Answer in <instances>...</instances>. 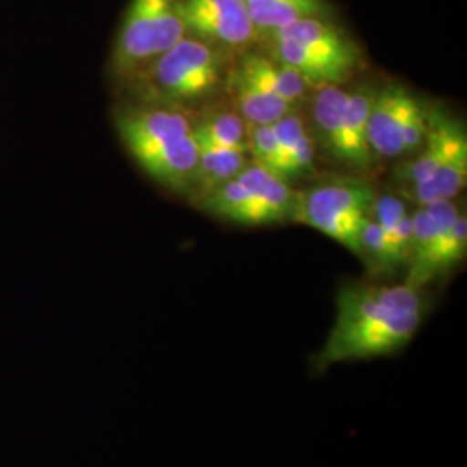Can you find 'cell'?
<instances>
[{"instance_id": "6da1fadb", "label": "cell", "mask_w": 467, "mask_h": 467, "mask_svg": "<svg viewBox=\"0 0 467 467\" xmlns=\"http://www.w3.org/2000/svg\"><path fill=\"white\" fill-rule=\"evenodd\" d=\"M426 314L422 289L410 284H341L334 326L314 357V368L324 372L336 364L395 355L414 339Z\"/></svg>"}, {"instance_id": "7a4b0ae2", "label": "cell", "mask_w": 467, "mask_h": 467, "mask_svg": "<svg viewBox=\"0 0 467 467\" xmlns=\"http://www.w3.org/2000/svg\"><path fill=\"white\" fill-rule=\"evenodd\" d=\"M117 129L130 156L154 182L191 198L200 146L187 111L146 102L119 111Z\"/></svg>"}, {"instance_id": "3957f363", "label": "cell", "mask_w": 467, "mask_h": 467, "mask_svg": "<svg viewBox=\"0 0 467 467\" xmlns=\"http://www.w3.org/2000/svg\"><path fill=\"white\" fill-rule=\"evenodd\" d=\"M235 57L227 50L185 35L132 80L146 102L185 111L206 106L225 90Z\"/></svg>"}, {"instance_id": "277c9868", "label": "cell", "mask_w": 467, "mask_h": 467, "mask_svg": "<svg viewBox=\"0 0 467 467\" xmlns=\"http://www.w3.org/2000/svg\"><path fill=\"white\" fill-rule=\"evenodd\" d=\"M376 198V189L364 179H333L295 192L289 222L326 234L360 258V237Z\"/></svg>"}, {"instance_id": "5b68a950", "label": "cell", "mask_w": 467, "mask_h": 467, "mask_svg": "<svg viewBox=\"0 0 467 467\" xmlns=\"http://www.w3.org/2000/svg\"><path fill=\"white\" fill-rule=\"evenodd\" d=\"M185 35L179 0H130L113 50L118 77L134 78Z\"/></svg>"}, {"instance_id": "8992f818", "label": "cell", "mask_w": 467, "mask_h": 467, "mask_svg": "<svg viewBox=\"0 0 467 467\" xmlns=\"http://www.w3.org/2000/svg\"><path fill=\"white\" fill-rule=\"evenodd\" d=\"M187 35L239 56L258 40L244 0H179Z\"/></svg>"}, {"instance_id": "52a82bcc", "label": "cell", "mask_w": 467, "mask_h": 467, "mask_svg": "<svg viewBox=\"0 0 467 467\" xmlns=\"http://www.w3.org/2000/svg\"><path fill=\"white\" fill-rule=\"evenodd\" d=\"M418 100L405 85L388 84L374 90L368 121V148L374 161L405 154V123Z\"/></svg>"}, {"instance_id": "ba28073f", "label": "cell", "mask_w": 467, "mask_h": 467, "mask_svg": "<svg viewBox=\"0 0 467 467\" xmlns=\"http://www.w3.org/2000/svg\"><path fill=\"white\" fill-rule=\"evenodd\" d=\"M466 142V125L459 118L451 117L441 108L428 106V130L424 142L414 152L412 160L395 170L397 182L405 187L428 179L453 150Z\"/></svg>"}, {"instance_id": "9c48e42d", "label": "cell", "mask_w": 467, "mask_h": 467, "mask_svg": "<svg viewBox=\"0 0 467 467\" xmlns=\"http://www.w3.org/2000/svg\"><path fill=\"white\" fill-rule=\"evenodd\" d=\"M268 40H291L316 54L348 67H362L364 56L358 44L327 16L301 17L268 35Z\"/></svg>"}, {"instance_id": "30bf717a", "label": "cell", "mask_w": 467, "mask_h": 467, "mask_svg": "<svg viewBox=\"0 0 467 467\" xmlns=\"http://www.w3.org/2000/svg\"><path fill=\"white\" fill-rule=\"evenodd\" d=\"M234 67L250 78L251 82L264 87L268 92L275 94L298 109L306 100V92L310 87L293 67L277 61L270 54L267 56L246 50L235 57Z\"/></svg>"}, {"instance_id": "8fae6325", "label": "cell", "mask_w": 467, "mask_h": 467, "mask_svg": "<svg viewBox=\"0 0 467 467\" xmlns=\"http://www.w3.org/2000/svg\"><path fill=\"white\" fill-rule=\"evenodd\" d=\"M376 87L362 85L350 92L336 163L353 170H368L374 156L368 148V121Z\"/></svg>"}, {"instance_id": "7c38bea8", "label": "cell", "mask_w": 467, "mask_h": 467, "mask_svg": "<svg viewBox=\"0 0 467 467\" xmlns=\"http://www.w3.org/2000/svg\"><path fill=\"white\" fill-rule=\"evenodd\" d=\"M235 179L250 192L260 227L289 220L295 198V191H291L289 182L254 161L243 168Z\"/></svg>"}, {"instance_id": "4fadbf2b", "label": "cell", "mask_w": 467, "mask_h": 467, "mask_svg": "<svg viewBox=\"0 0 467 467\" xmlns=\"http://www.w3.org/2000/svg\"><path fill=\"white\" fill-rule=\"evenodd\" d=\"M223 94H227L234 111L248 125H274L285 115L298 111V108H295L293 104L251 82L234 65Z\"/></svg>"}, {"instance_id": "5bb4252c", "label": "cell", "mask_w": 467, "mask_h": 467, "mask_svg": "<svg viewBox=\"0 0 467 467\" xmlns=\"http://www.w3.org/2000/svg\"><path fill=\"white\" fill-rule=\"evenodd\" d=\"M350 99V92L341 85H326L316 88V94L310 100L312 104V139L316 148L326 152L333 161L337 158L339 139L347 104Z\"/></svg>"}, {"instance_id": "9a60e30c", "label": "cell", "mask_w": 467, "mask_h": 467, "mask_svg": "<svg viewBox=\"0 0 467 467\" xmlns=\"http://www.w3.org/2000/svg\"><path fill=\"white\" fill-rule=\"evenodd\" d=\"M467 184V142L459 146L451 156L418 184L400 187L401 200L412 201L419 206L434 201L453 200Z\"/></svg>"}, {"instance_id": "2e32d148", "label": "cell", "mask_w": 467, "mask_h": 467, "mask_svg": "<svg viewBox=\"0 0 467 467\" xmlns=\"http://www.w3.org/2000/svg\"><path fill=\"white\" fill-rule=\"evenodd\" d=\"M192 135L200 148L250 152L248 123L233 108H204L200 117L192 119Z\"/></svg>"}, {"instance_id": "e0dca14e", "label": "cell", "mask_w": 467, "mask_h": 467, "mask_svg": "<svg viewBox=\"0 0 467 467\" xmlns=\"http://www.w3.org/2000/svg\"><path fill=\"white\" fill-rule=\"evenodd\" d=\"M248 15L260 36H268L301 17L327 16V0H244Z\"/></svg>"}, {"instance_id": "ac0fdd59", "label": "cell", "mask_w": 467, "mask_h": 467, "mask_svg": "<svg viewBox=\"0 0 467 467\" xmlns=\"http://www.w3.org/2000/svg\"><path fill=\"white\" fill-rule=\"evenodd\" d=\"M250 161V152L244 150L200 148L192 194L189 200L200 201L218 185L233 181Z\"/></svg>"}, {"instance_id": "d6986e66", "label": "cell", "mask_w": 467, "mask_h": 467, "mask_svg": "<svg viewBox=\"0 0 467 467\" xmlns=\"http://www.w3.org/2000/svg\"><path fill=\"white\" fill-rule=\"evenodd\" d=\"M283 144L284 152L293 170V177L300 179L316 171V144L301 117L300 109L281 118L272 125Z\"/></svg>"}, {"instance_id": "ffe728a7", "label": "cell", "mask_w": 467, "mask_h": 467, "mask_svg": "<svg viewBox=\"0 0 467 467\" xmlns=\"http://www.w3.org/2000/svg\"><path fill=\"white\" fill-rule=\"evenodd\" d=\"M248 137L251 161L281 177L285 182L295 181L283 144L272 125H248Z\"/></svg>"}, {"instance_id": "44dd1931", "label": "cell", "mask_w": 467, "mask_h": 467, "mask_svg": "<svg viewBox=\"0 0 467 467\" xmlns=\"http://www.w3.org/2000/svg\"><path fill=\"white\" fill-rule=\"evenodd\" d=\"M407 206L401 200L400 196H393V194H384L378 196L374 202V210H372V220L383 229V233L389 237L391 234L397 231V227L400 225L401 220L407 217Z\"/></svg>"}]
</instances>
